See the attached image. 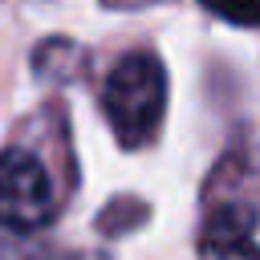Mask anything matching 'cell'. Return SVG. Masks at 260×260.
Returning a JSON list of instances; mask_svg holds the SVG:
<instances>
[{"mask_svg": "<svg viewBox=\"0 0 260 260\" xmlns=\"http://www.w3.org/2000/svg\"><path fill=\"white\" fill-rule=\"evenodd\" d=\"M252 244H256V211L248 199L211 207L203 223V252L211 260H252Z\"/></svg>", "mask_w": 260, "mask_h": 260, "instance_id": "cell-3", "label": "cell"}, {"mask_svg": "<svg viewBox=\"0 0 260 260\" xmlns=\"http://www.w3.org/2000/svg\"><path fill=\"white\" fill-rule=\"evenodd\" d=\"M102 110L122 146H146L158 134L167 110V69L150 49H134L118 57V65L102 81Z\"/></svg>", "mask_w": 260, "mask_h": 260, "instance_id": "cell-1", "label": "cell"}, {"mask_svg": "<svg viewBox=\"0 0 260 260\" xmlns=\"http://www.w3.org/2000/svg\"><path fill=\"white\" fill-rule=\"evenodd\" d=\"M215 16H223V20H232V24H240V28H252L256 24V16H260V0H203Z\"/></svg>", "mask_w": 260, "mask_h": 260, "instance_id": "cell-4", "label": "cell"}, {"mask_svg": "<svg viewBox=\"0 0 260 260\" xmlns=\"http://www.w3.org/2000/svg\"><path fill=\"white\" fill-rule=\"evenodd\" d=\"M53 215H57V187L45 162L24 146L0 150V228L32 236L49 228Z\"/></svg>", "mask_w": 260, "mask_h": 260, "instance_id": "cell-2", "label": "cell"}]
</instances>
